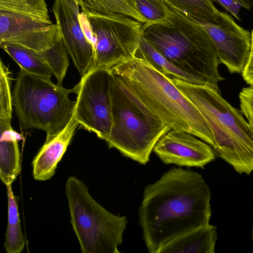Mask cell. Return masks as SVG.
I'll use <instances>...</instances> for the list:
<instances>
[{
  "mask_svg": "<svg viewBox=\"0 0 253 253\" xmlns=\"http://www.w3.org/2000/svg\"><path fill=\"white\" fill-rule=\"evenodd\" d=\"M210 188L198 172L172 168L143 191L138 222L150 253H158L177 236L207 225L211 217Z\"/></svg>",
  "mask_w": 253,
  "mask_h": 253,
  "instance_id": "6da1fadb",
  "label": "cell"
},
{
  "mask_svg": "<svg viewBox=\"0 0 253 253\" xmlns=\"http://www.w3.org/2000/svg\"><path fill=\"white\" fill-rule=\"evenodd\" d=\"M110 71L171 129L191 133L214 148L213 136L201 112L170 79L143 56L138 49L134 57Z\"/></svg>",
  "mask_w": 253,
  "mask_h": 253,
  "instance_id": "7a4b0ae2",
  "label": "cell"
},
{
  "mask_svg": "<svg viewBox=\"0 0 253 253\" xmlns=\"http://www.w3.org/2000/svg\"><path fill=\"white\" fill-rule=\"evenodd\" d=\"M142 35L174 66L218 91L224 79L218 71L217 50L196 21L170 8L164 20L143 25Z\"/></svg>",
  "mask_w": 253,
  "mask_h": 253,
  "instance_id": "3957f363",
  "label": "cell"
},
{
  "mask_svg": "<svg viewBox=\"0 0 253 253\" xmlns=\"http://www.w3.org/2000/svg\"><path fill=\"white\" fill-rule=\"evenodd\" d=\"M198 109L213 136L218 155L239 173L253 171V129L241 110L232 107L213 88L170 79Z\"/></svg>",
  "mask_w": 253,
  "mask_h": 253,
  "instance_id": "277c9868",
  "label": "cell"
},
{
  "mask_svg": "<svg viewBox=\"0 0 253 253\" xmlns=\"http://www.w3.org/2000/svg\"><path fill=\"white\" fill-rule=\"evenodd\" d=\"M12 92L14 107L21 130L38 129L46 133L44 143L60 134L73 115L76 101L69 98L76 94L77 84L72 89L54 84L51 78L39 76L20 69Z\"/></svg>",
  "mask_w": 253,
  "mask_h": 253,
  "instance_id": "5b68a950",
  "label": "cell"
},
{
  "mask_svg": "<svg viewBox=\"0 0 253 253\" xmlns=\"http://www.w3.org/2000/svg\"><path fill=\"white\" fill-rule=\"evenodd\" d=\"M110 73L113 123L105 141L109 148H115L122 155L145 165L157 142L171 129Z\"/></svg>",
  "mask_w": 253,
  "mask_h": 253,
  "instance_id": "8992f818",
  "label": "cell"
},
{
  "mask_svg": "<svg viewBox=\"0 0 253 253\" xmlns=\"http://www.w3.org/2000/svg\"><path fill=\"white\" fill-rule=\"evenodd\" d=\"M70 221L83 253H119L118 247L127 223L125 216L108 211L90 195L75 176L65 185Z\"/></svg>",
  "mask_w": 253,
  "mask_h": 253,
  "instance_id": "52a82bcc",
  "label": "cell"
},
{
  "mask_svg": "<svg viewBox=\"0 0 253 253\" xmlns=\"http://www.w3.org/2000/svg\"><path fill=\"white\" fill-rule=\"evenodd\" d=\"M60 35L45 0H0V44L40 52L51 47Z\"/></svg>",
  "mask_w": 253,
  "mask_h": 253,
  "instance_id": "ba28073f",
  "label": "cell"
},
{
  "mask_svg": "<svg viewBox=\"0 0 253 253\" xmlns=\"http://www.w3.org/2000/svg\"><path fill=\"white\" fill-rule=\"evenodd\" d=\"M92 33L94 55L90 70H110L134 57L139 48L142 23L119 13L82 10Z\"/></svg>",
  "mask_w": 253,
  "mask_h": 253,
  "instance_id": "9c48e42d",
  "label": "cell"
},
{
  "mask_svg": "<svg viewBox=\"0 0 253 253\" xmlns=\"http://www.w3.org/2000/svg\"><path fill=\"white\" fill-rule=\"evenodd\" d=\"M110 71L90 70L82 76L74 116L85 129L105 141L112 126Z\"/></svg>",
  "mask_w": 253,
  "mask_h": 253,
  "instance_id": "30bf717a",
  "label": "cell"
},
{
  "mask_svg": "<svg viewBox=\"0 0 253 253\" xmlns=\"http://www.w3.org/2000/svg\"><path fill=\"white\" fill-rule=\"evenodd\" d=\"M73 0H54L52 10L64 44L82 76L91 69L94 55L88 21Z\"/></svg>",
  "mask_w": 253,
  "mask_h": 253,
  "instance_id": "8fae6325",
  "label": "cell"
},
{
  "mask_svg": "<svg viewBox=\"0 0 253 253\" xmlns=\"http://www.w3.org/2000/svg\"><path fill=\"white\" fill-rule=\"evenodd\" d=\"M195 21L205 29L215 45L220 63L231 73H242L250 54L252 33L223 12L219 11L215 23Z\"/></svg>",
  "mask_w": 253,
  "mask_h": 253,
  "instance_id": "7c38bea8",
  "label": "cell"
},
{
  "mask_svg": "<svg viewBox=\"0 0 253 253\" xmlns=\"http://www.w3.org/2000/svg\"><path fill=\"white\" fill-rule=\"evenodd\" d=\"M195 136L171 129L158 140L153 151L165 164L203 168L215 159L216 153Z\"/></svg>",
  "mask_w": 253,
  "mask_h": 253,
  "instance_id": "4fadbf2b",
  "label": "cell"
},
{
  "mask_svg": "<svg viewBox=\"0 0 253 253\" xmlns=\"http://www.w3.org/2000/svg\"><path fill=\"white\" fill-rule=\"evenodd\" d=\"M79 125L73 114L63 130L52 140L44 143L32 163L35 180L46 181L54 175Z\"/></svg>",
  "mask_w": 253,
  "mask_h": 253,
  "instance_id": "5bb4252c",
  "label": "cell"
},
{
  "mask_svg": "<svg viewBox=\"0 0 253 253\" xmlns=\"http://www.w3.org/2000/svg\"><path fill=\"white\" fill-rule=\"evenodd\" d=\"M217 238L216 227L208 224L177 236L158 253H214Z\"/></svg>",
  "mask_w": 253,
  "mask_h": 253,
  "instance_id": "9a60e30c",
  "label": "cell"
},
{
  "mask_svg": "<svg viewBox=\"0 0 253 253\" xmlns=\"http://www.w3.org/2000/svg\"><path fill=\"white\" fill-rule=\"evenodd\" d=\"M0 132V177L7 185L15 181L21 171L18 141L22 137L13 129Z\"/></svg>",
  "mask_w": 253,
  "mask_h": 253,
  "instance_id": "2e32d148",
  "label": "cell"
},
{
  "mask_svg": "<svg viewBox=\"0 0 253 253\" xmlns=\"http://www.w3.org/2000/svg\"><path fill=\"white\" fill-rule=\"evenodd\" d=\"M138 49L143 56L151 64L169 79L175 78L190 84L205 85L199 79L174 66L164 57L142 35Z\"/></svg>",
  "mask_w": 253,
  "mask_h": 253,
  "instance_id": "e0dca14e",
  "label": "cell"
},
{
  "mask_svg": "<svg viewBox=\"0 0 253 253\" xmlns=\"http://www.w3.org/2000/svg\"><path fill=\"white\" fill-rule=\"evenodd\" d=\"M0 47L18 64L20 69L39 76L51 78L53 75L40 51L10 43L0 44Z\"/></svg>",
  "mask_w": 253,
  "mask_h": 253,
  "instance_id": "ac0fdd59",
  "label": "cell"
},
{
  "mask_svg": "<svg viewBox=\"0 0 253 253\" xmlns=\"http://www.w3.org/2000/svg\"><path fill=\"white\" fill-rule=\"evenodd\" d=\"M8 200V220L4 247L7 253H20L25 246L22 232L18 205L11 184L6 185Z\"/></svg>",
  "mask_w": 253,
  "mask_h": 253,
  "instance_id": "d6986e66",
  "label": "cell"
},
{
  "mask_svg": "<svg viewBox=\"0 0 253 253\" xmlns=\"http://www.w3.org/2000/svg\"><path fill=\"white\" fill-rule=\"evenodd\" d=\"M170 9L195 21L215 23L218 11L212 0H162Z\"/></svg>",
  "mask_w": 253,
  "mask_h": 253,
  "instance_id": "ffe728a7",
  "label": "cell"
},
{
  "mask_svg": "<svg viewBox=\"0 0 253 253\" xmlns=\"http://www.w3.org/2000/svg\"><path fill=\"white\" fill-rule=\"evenodd\" d=\"M82 10L88 9L100 13H119L142 23L146 21L137 8L135 0H73Z\"/></svg>",
  "mask_w": 253,
  "mask_h": 253,
  "instance_id": "44dd1931",
  "label": "cell"
},
{
  "mask_svg": "<svg viewBox=\"0 0 253 253\" xmlns=\"http://www.w3.org/2000/svg\"><path fill=\"white\" fill-rule=\"evenodd\" d=\"M44 62L57 80V84L62 85L69 65L68 52L63 42L61 35L55 43L45 50L40 51Z\"/></svg>",
  "mask_w": 253,
  "mask_h": 253,
  "instance_id": "7402d4cb",
  "label": "cell"
},
{
  "mask_svg": "<svg viewBox=\"0 0 253 253\" xmlns=\"http://www.w3.org/2000/svg\"><path fill=\"white\" fill-rule=\"evenodd\" d=\"M11 78L7 67L0 62V131L12 129V99Z\"/></svg>",
  "mask_w": 253,
  "mask_h": 253,
  "instance_id": "603a6c76",
  "label": "cell"
},
{
  "mask_svg": "<svg viewBox=\"0 0 253 253\" xmlns=\"http://www.w3.org/2000/svg\"><path fill=\"white\" fill-rule=\"evenodd\" d=\"M137 8L146 21L153 24L164 20L170 8L162 0H135Z\"/></svg>",
  "mask_w": 253,
  "mask_h": 253,
  "instance_id": "cb8c5ba5",
  "label": "cell"
},
{
  "mask_svg": "<svg viewBox=\"0 0 253 253\" xmlns=\"http://www.w3.org/2000/svg\"><path fill=\"white\" fill-rule=\"evenodd\" d=\"M239 97L241 111L253 129V86L243 88Z\"/></svg>",
  "mask_w": 253,
  "mask_h": 253,
  "instance_id": "d4e9b609",
  "label": "cell"
},
{
  "mask_svg": "<svg viewBox=\"0 0 253 253\" xmlns=\"http://www.w3.org/2000/svg\"><path fill=\"white\" fill-rule=\"evenodd\" d=\"M212 0L221 5L238 20H240L239 13L241 9L244 8L250 10L253 7V0Z\"/></svg>",
  "mask_w": 253,
  "mask_h": 253,
  "instance_id": "484cf974",
  "label": "cell"
},
{
  "mask_svg": "<svg viewBox=\"0 0 253 253\" xmlns=\"http://www.w3.org/2000/svg\"><path fill=\"white\" fill-rule=\"evenodd\" d=\"M252 44L250 54L242 73L246 83L253 86V31H252Z\"/></svg>",
  "mask_w": 253,
  "mask_h": 253,
  "instance_id": "4316f807",
  "label": "cell"
},
{
  "mask_svg": "<svg viewBox=\"0 0 253 253\" xmlns=\"http://www.w3.org/2000/svg\"><path fill=\"white\" fill-rule=\"evenodd\" d=\"M252 239L253 240V228H252Z\"/></svg>",
  "mask_w": 253,
  "mask_h": 253,
  "instance_id": "83f0119b",
  "label": "cell"
}]
</instances>
